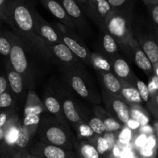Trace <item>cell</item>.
<instances>
[{
    "mask_svg": "<svg viewBox=\"0 0 158 158\" xmlns=\"http://www.w3.org/2000/svg\"><path fill=\"white\" fill-rule=\"evenodd\" d=\"M10 158H24V157H23V154H22L21 153H15V154H14L13 155L11 156Z\"/></svg>",
    "mask_w": 158,
    "mask_h": 158,
    "instance_id": "cell-53",
    "label": "cell"
},
{
    "mask_svg": "<svg viewBox=\"0 0 158 158\" xmlns=\"http://www.w3.org/2000/svg\"><path fill=\"white\" fill-rule=\"evenodd\" d=\"M148 110L158 120V89L151 92L150 99L147 103Z\"/></svg>",
    "mask_w": 158,
    "mask_h": 158,
    "instance_id": "cell-35",
    "label": "cell"
},
{
    "mask_svg": "<svg viewBox=\"0 0 158 158\" xmlns=\"http://www.w3.org/2000/svg\"><path fill=\"white\" fill-rule=\"evenodd\" d=\"M73 149L77 158H102L96 147L91 142L77 139Z\"/></svg>",
    "mask_w": 158,
    "mask_h": 158,
    "instance_id": "cell-24",
    "label": "cell"
},
{
    "mask_svg": "<svg viewBox=\"0 0 158 158\" xmlns=\"http://www.w3.org/2000/svg\"><path fill=\"white\" fill-rule=\"evenodd\" d=\"M38 126H26L19 123L17 128V137L14 143L13 149L16 153H24L29 151L32 140L35 136Z\"/></svg>",
    "mask_w": 158,
    "mask_h": 158,
    "instance_id": "cell-14",
    "label": "cell"
},
{
    "mask_svg": "<svg viewBox=\"0 0 158 158\" xmlns=\"http://www.w3.org/2000/svg\"><path fill=\"white\" fill-rule=\"evenodd\" d=\"M11 50V43L6 32L0 31V55L9 59Z\"/></svg>",
    "mask_w": 158,
    "mask_h": 158,
    "instance_id": "cell-34",
    "label": "cell"
},
{
    "mask_svg": "<svg viewBox=\"0 0 158 158\" xmlns=\"http://www.w3.org/2000/svg\"><path fill=\"white\" fill-rule=\"evenodd\" d=\"M75 132L77 133V138L79 140H87L89 141L94 136L96 135L90 127L85 122V123H80L74 129Z\"/></svg>",
    "mask_w": 158,
    "mask_h": 158,
    "instance_id": "cell-31",
    "label": "cell"
},
{
    "mask_svg": "<svg viewBox=\"0 0 158 158\" xmlns=\"http://www.w3.org/2000/svg\"><path fill=\"white\" fill-rule=\"evenodd\" d=\"M122 83L120 95L121 98L129 106H141L142 99L137 89V86H131L126 82L120 80Z\"/></svg>",
    "mask_w": 158,
    "mask_h": 158,
    "instance_id": "cell-25",
    "label": "cell"
},
{
    "mask_svg": "<svg viewBox=\"0 0 158 158\" xmlns=\"http://www.w3.org/2000/svg\"><path fill=\"white\" fill-rule=\"evenodd\" d=\"M131 118L136 120L140 126L148 125L149 118L141 106H130Z\"/></svg>",
    "mask_w": 158,
    "mask_h": 158,
    "instance_id": "cell-29",
    "label": "cell"
},
{
    "mask_svg": "<svg viewBox=\"0 0 158 158\" xmlns=\"http://www.w3.org/2000/svg\"><path fill=\"white\" fill-rule=\"evenodd\" d=\"M156 144H157V141H156V139L154 138V136L151 135L148 137V140H147V143L145 146H147L148 148H151V149L154 150L155 148Z\"/></svg>",
    "mask_w": 158,
    "mask_h": 158,
    "instance_id": "cell-44",
    "label": "cell"
},
{
    "mask_svg": "<svg viewBox=\"0 0 158 158\" xmlns=\"http://www.w3.org/2000/svg\"><path fill=\"white\" fill-rule=\"evenodd\" d=\"M0 22H5L8 24L7 14L1 7H0Z\"/></svg>",
    "mask_w": 158,
    "mask_h": 158,
    "instance_id": "cell-47",
    "label": "cell"
},
{
    "mask_svg": "<svg viewBox=\"0 0 158 158\" xmlns=\"http://www.w3.org/2000/svg\"><path fill=\"white\" fill-rule=\"evenodd\" d=\"M11 157H9V156H6L4 155V154H0V158H10Z\"/></svg>",
    "mask_w": 158,
    "mask_h": 158,
    "instance_id": "cell-54",
    "label": "cell"
},
{
    "mask_svg": "<svg viewBox=\"0 0 158 158\" xmlns=\"http://www.w3.org/2000/svg\"><path fill=\"white\" fill-rule=\"evenodd\" d=\"M79 5L83 13L86 14L96 26L100 29V32H108L105 26L104 21L97 15L93 5L92 0H75Z\"/></svg>",
    "mask_w": 158,
    "mask_h": 158,
    "instance_id": "cell-23",
    "label": "cell"
},
{
    "mask_svg": "<svg viewBox=\"0 0 158 158\" xmlns=\"http://www.w3.org/2000/svg\"><path fill=\"white\" fill-rule=\"evenodd\" d=\"M102 99L108 115L117 121L126 125L131 119L130 106L121 98L111 94L102 86Z\"/></svg>",
    "mask_w": 158,
    "mask_h": 158,
    "instance_id": "cell-7",
    "label": "cell"
},
{
    "mask_svg": "<svg viewBox=\"0 0 158 158\" xmlns=\"http://www.w3.org/2000/svg\"><path fill=\"white\" fill-rule=\"evenodd\" d=\"M57 97L61 103L63 114L67 120V123L73 128V130L80 123H85L84 119L79 111L80 106L76 103L72 97L66 94V91L60 89Z\"/></svg>",
    "mask_w": 158,
    "mask_h": 158,
    "instance_id": "cell-10",
    "label": "cell"
},
{
    "mask_svg": "<svg viewBox=\"0 0 158 158\" xmlns=\"http://www.w3.org/2000/svg\"><path fill=\"white\" fill-rule=\"evenodd\" d=\"M102 33V46L104 51L103 54L110 63L115 57L119 55V46L114 37L108 32H101Z\"/></svg>",
    "mask_w": 158,
    "mask_h": 158,
    "instance_id": "cell-26",
    "label": "cell"
},
{
    "mask_svg": "<svg viewBox=\"0 0 158 158\" xmlns=\"http://www.w3.org/2000/svg\"><path fill=\"white\" fill-rule=\"evenodd\" d=\"M9 1L10 0H0V7L6 12V14H7V9L9 4Z\"/></svg>",
    "mask_w": 158,
    "mask_h": 158,
    "instance_id": "cell-48",
    "label": "cell"
},
{
    "mask_svg": "<svg viewBox=\"0 0 158 158\" xmlns=\"http://www.w3.org/2000/svg\"><path fill=\"white\" fill-rule=\"evenodd\" d=\"M43 101L46 110L49 114L55 116L61 121L68 123L67 120L63 114L61 103L56 96L52 95L49 92H46L43 97Z\"/></svg>",
    "mask_w": 158,
    "mask_h": 158,
    "instance_id": "cell-20",
    "label": "cell"
},
{
    "mask_svg": "<svg viewBox=\"0 0 158 158\" xmlns=\"http://www.w3.org/2000/svg\"><path fill=\"white\" fill-rule=\"evenodd\" d=\"M89 142H91V143L96 147V148H97V150L98 151V152L100 153V154L101 156H103L107 152H110V151L109 143H108L107 140L105 138L103 134V136L96 134V135L89 140Z\"/></svg>",
    "mask_w": 158,
    "mask_h": 158,
    "instance_id": "cell-32",
    "label": "cell"
},
{
    "mask_svg": "<svg viewBox=\"0 0 158 158\" xmlns=\"http://www.w3.org/2000/svg\"><path fill=\"white\" fill-rule=\"evenodd\" d=\"M139 45L154 66L158 61V43L152 39L135 34Z\"/></svg>",
    "mask_w": 158,
    "mask_h": 158,
    "instance_id": "cell-22",
    "label": "cell"
},
{
    "mask_svg": "<svg viewBox=\"0 0 158 158\" xmlns=\"http://www.w3.org/2000/svg\"><path fill=\"white\" fill-rule=\"evenodd\" d=\"M136 86H137V90H138L139 94H140V97H141L142 100L147 103L148 102V100H149L150 95H151V93H150V89L148 86L144 83V82L141 81V80H139L138 78L137 79Z\"/></svg>",
    "mask_w": 158,
    "mask_h": 158,
    "instance_id": "cell-38",
    "label": "cell"
},
{
    "mask_svg": "<svg viewBox=\"0 0 158 158\" xmlns=\"http://www.w3.org/2000/svg\"><path fill=\"white\" fill-rule=\"evenodd\" d=\"M6 76L15 104L17 102H20V103H24L27 96L26 94V89L27 88L22 76L12 67L9 59L6 62Z\"/></svg>",
    "mask_w": 158,
    "mask_h": 158,
    "instance_id": "cell-12",
    "label": "cell"
},
{
    "mask_svg": "<svg viewBox=\"0 0 158 158\" xmlns=\"http://www.w3.org/2000/svg\"><path fill=\"white\" fill-rule=\"evenodd\" d=\"M86 123L89 125L94 132V134L97 135H103L106 133V128L103 121L99 117H97L93 113L89 114L86 118Z\"/></svg>",
    "mask_w": 158,
    "mask_h": 158,
    "instance_id": "cell-28",
    "label": "cell"
},
{
    "mask_svg": "<svg viewBox=\"0 0 158 158\" xmlns=\"http://www.w3.org/2000/svg\"><path fill=\"white\" fill-rule=\"evenodd\" d=\"M121 158H134V154L130 149H125L120 153Z\"/></svg>",
    "mask_w": 158,
    "mask_h": 158,
    "instance_id": "cell-46",
    "label": "cell"
},
{
    "mask_svg": "<svg viewBox=\"0 0 158 158\" xmlns=\"http://www.w3.org/2000/svg\"><path fill=\"white\" fill-rule=\"evenodd\" d=\"M153 131H154V134L158 140V120H156L153 123Z\"/></svg>",
    "mask_w": 158,
    "mask_h": 158,
    "instance_id": "cell-49",
    "label": "cell"
},
{
    "mask_svg": "<svg viewBox=\"0 0 158 158\" xmlns=\"http://www.w3.org/2000/svg\"><path fill=\"white\" fill-rule=\"evenodd\" d=\"M48 49L52 56L55 58L56 62L60 63V66L65 67L74 68V69H85L83 63L73 53L72 51L64 44V43H57V44L48 46Z\"/></svg>",
    "mask_w": 158,
    "mask_h": 158,
    "instance_id": "cell-11",
    "label": "cell"
},
{
    "mask_svg": "<svg viewBox=\"0 0 158 158\" xmlns=\"http://www.w3.org/2000/svg\"><path fill=\"white\" fill-rule=\"evenodd\" d=\"M11 43V50L9 60L12 67L23 77L27 89H32L35 80L33 67L29 61L26 49L23 41L15 33L6 31Z\"/></svg>",
    "mask_w": 158,
    "mask_h": 158,
    "instance_id": "cell-5",
    "label": "cell"
},
{
    "mask_svg": "<svg viewBox=\"0 0 158 158\" xmlns=\"http://www.w3.org/2000/svg\"><path fill=\"white\" fill-rule=\"evenodd\" d=\"M32 13L33 16L34 23L37 32L43 40V43L46 46L52 45L61 43V39L59 35L58 32L56 31L53 26L46 21L40 14L37 12L34 6L32 7Z\"/></svg>",
    "mask_w": 158,
    "mask_h": 158,
    "instance_id": "cell-13",
    "label": "cell"
},
{
    "mask_svg": "<svg viewBox=\"0 0 158 158\" xmlns=\"http://www.w3.org/2000/svg\"><path fill=\"white\" fill-rule=\"evenodd\" d=\"M39 1L49 12L52 13L53 16L58 19L62 24L69 28V29L76 31V28L73 23L71 21L70 18L66 13L61 3L58 0H39Z\"/></svg>",
    "mask_w": 158,
    "mask_h": 158,
    "instance_id": "cell-16",
    "label": "cell"
},
{
    "mask_svg": "<svg viewBox=\"0 0 158 158\" xmlns=\"http://www.w3.org/2000/svg\"><path fill=\"white\" fill-rule=\"evenodd\" d=\"M70 18L80 36H90L91 30L83 12L75 0H58Z\"/></svg>",
    "mask_w": 158,
    "mask_h": 158,
    "instance_id": "cell-8",
    "label": "cell"
},
{
    "mask_svg": "<svg viewBox=\"0 0 158 158\" xmlns=\"http://www.w3.org/2000/svg\"><path fill=\"white\" fill-rule=\"evenodd\" d=\"M103 21L108 32L114 37L118 46L131 53V48L137 41L134 38L132 27V12L111 9Z\"/></svg>",
    "mask_w": 158,
    "mask_h": 158,
    "instance_id": "cell-3",
    "label": "cell"
},
{
    "mask_svg": "<svg viewBox=\"0 0 158 158\" xmlns=\"http://www.w3.org/2000/svg\"><path fill=\"white\" fill-rule=\"evenodd\" d=\"M46 112L47 110L43 103H42L36 94L32 89H29L24 103V116L28 114L42 115Z\"/></svg>",
    "mask_w": 158,
    "mask_h": 158,
    "instance_id": "cell-19",
    "label": "cell"
},
{
    "mask_svg": "<svg viewBox=\"0 0 158 158\" xmlns=\"http://www.w3.org/2000/svg\"><path fill=\"white\" fill-rule=\"evenodd\" d=\"M146 6L148 9V12H149L151 22H152L153 26H154L156 35H157L158 39V3L146 5Z\"/></svg>",
    "mask_w": 158,
    "mask_h": 158,
    "instance_id": "cell-37",
    "label": "cell"
},
{
    "mask_svg": "<svg viewBox=\"0 0 158 158\" xmlns=\"http://www.w3.org/2000/svg\"><path fill=\"white\" fill-rule=\"evenodd\" d=\"M63 80L79 97L93 105H99L101 98L86 69H80L60 66Z\"/></svg>",
    "mask_w": 158,
    "mask_h": 158,
    "instance_id": "cell-4",
    "label": "cell"
},
{
    "mask_svg": "<svg viewBox=\"0 0 158 158\" xmlns=\"http://www.w3.org/2000/svg\"><path fill=\"white\" fill-rule=\"evenodd\" d=\"M101 80L102 86H104L109 92L119 97H121L120 91L122 83L120 79L113 72H97Z\"/></svg>",
    "mask_w": 158,
    "mask_h": 158,
    "instance_id": "cell-21",
    "label": "cell"
},
{
    "mask_svg": "<svg viewBox=\"0 0 158 158\" xmlns=\"http://www.w3.org/2000/svg\"><path fill=\"white\" fill-rule=\"evenodd\" d=\"M15 100L9 87L7 90L0 95V112L10 109H15Z\"/></svg>",
    "mask_w": 158,
    "mask_h": 158,
    "instance_id": "cell-30",
    "label": "cell"
},
{
    "mask_svg": "<svg viewBox=\"0 0 158 158\" xmlns=\"http://www.w3.org/2000/svg\"><path fill=\"white\" fill-rule=\"evenodd\" d=\"M144 2L145 5H149V4H156L158 3V0H142Z\"/></svg>",
    "mask_w": 158,
    "mask_h": 158,
    "instance_id": "cell-51",
    "label": "cell"
},
{
    "mask_svg": "<svg viewBox=\"0 0 158 158\" xmlns=\"http://www.w3.org/2000/svg\"><path fill=\"white\" fill-rule=\"evenodd\" d=\"M8 88H9V83H8L6 76L0 75V95L7 90Z\"/></svg>",
    "mask_w": 158,
    "mask_h": 158,
    "instance_id": "cell-42",
    "label": "cell"
},
{
    "mask_svg": "<svg viewBox=\"0 0 158 158\" xmlns=\"http://www.w3.org/2000/svg\"><path fill=\"white\" fill-rule=\"evenodd\" d=\"M133 138V131L130 129L127 125L120 131L118 135V140L121 144H129Z\"/></svg>",
    "mask_w": 158,
    "mask_h": 158,
    "instance_id": "cell-39",
    "label": "cell"
},
{
    "mask_svg": "<svg viewBox=\"0 0 158 158\" xmlns=\"http://www.w3.org/2000/svg\"><path fill=\"white\" fill-rule=\"evenodd\" d=\"M147 140H148V137L147 135L143 134H140V135L137 136V137L135 140V145L137 148H143L146 145L147 143Z\"/></svg>",
    "mask_w": 158,
    "mask_h": 158,
    "instance_id": "cell-41",
    "label": "cell"
},
{
    "mask_svg": "<svg viewBox=\"0 0 158 158\" xmlns=\"http://www.w3.org/2000/svg\"><path fill=\"white\" fill-rule=\"evenodd\" d=\"M111 9L120 11L132 12V5L130 0H107Z\"/></svg>",
    "mask_w": 158,
    "mask_h": 158,
    "instance_id": "cell-36",
    "label": "cell"
},
{
    "mask_svg": "<svg viewBox=\"0 0 158 158\" xmlns=\"http://www.w3.org/2000/svg\"><path fill=\"white\" fill-rule=\"evenodd\" d=\"M35 136L38 140L73 151L77 137L70 126L50 114H42Z\"/></svg>",
    "mask_w": 158,
    "mask_h": 158,
    "instance_id": "cell-2",
    "label": "cell"
},
{
    "mask_svg": "<svg viewBox=\"0 0 158 158\" xmlns=\"http://www.w3.org/2000/svg\"><path fill=\"white\" fill-rule=\"evenodd\" d=\"M32 6L28 0H10L7 9L8 24L23 41L31 56L47 64L56 63L55 58L35 29Z\"/></svg>",
    "mask_w": 158,
    "mask_h": 158,
    "instance_id": "cell-1",
    "label": "cell"
},
{
    "mask_svg": "<svg viewBox=\"0 0 158 158\" xmlns=\"http://www.w3.org/2000/svg\"><path fill=\"white\" fill-rule=\"evenodd\" d=\"M110 64L114 74L120 80L126 82L131 86H136L137 77L133 73L129 64L124 59L118 56L110 62Z\"/></svg>",
    "mask_w": 158,
    "mask_h": 158,
    "instance_id": "cell-15",
    "label": "cell"
},
{
    "mask_svg": "<svg viewBox=\"0 0 158 158\" xmlns=\"http://www.w3.org/2000/svg\"><path fill=\"white\" fill-rule=\"evenodd\" d=\"M140 155L144 157H151L154 155V150L144 146L140 148Z\"/></svg>",
    "mask_w": 158,
    "mask_h": 158,
    "instance_id": "cell-43",
    "label": "cell"
},
{
    "mask_svg": "<svg viewBox=\"0 0 158 158\" xmlns=\"http://www.w3.org/2000/svg\"><path fill=\"white\" fill-rule=\"evenodd\" d=\"M52 26L58 32L62 43H64L72 51L73 53L83 62V64L92 67L91 52L86 46L82 37L80 36L76 31L69 29L60 22L53 23Z\"/></svg>",
    "mask_w": 158,
    "mask_h": 158,
    "instance_id": "cell-6",
    "label": "cell"
},
{
    "mask_svg": "<svg viewBox=\"0 0 158 158\" xmlns=\"http://www.w3.org/2000/svg\"><path fill=\"white\" fill-rule=\"evenodd\" d=\"M90 58L92 67L96 72H112L110 63L102 53L98 52H91Z\"/></svg>",
    "mask_w": 158,
    "mask_h": 158,
    "instance_id": "cell-27",
    "label": "cell"
},
{
    "mask_svg": "<svg viewBox=\"0 0 158 158\" xmlns=\"http://www.w3.org/2000/svg\"><path fill=\"white\" fill-rule=\"evenodd\" d=\"M127 126L128 127L130 128V129H131L132 131H134V130H137L139 129V128L140 127V125L138 123H137L136 120H133V119H130V120L128 121V123H127Z\"/></svg>",
    "mask_w": 158,
    "mask_h": 158,
    "instance_id": "cell-45",
    "label": "cell"
},
{
    "mask_svg": "<svg viewBox=\"0 0 158 158\" xmlns=\"http://www.w3.org/2000/svg\"><path fill=\"white\" fill-rule=\"evenodd\" d=\"M131 53L134 54V62L137 66L140 69L144 71L148 74V77H153V75H155L152 63L144 53L137 41L131 48Z\"/></svg>",
    "mask_w": 158,
    "mask_h": 158,
    "instance_id": "cell-17",
    "label": "cell"
},
{
    "mask_svg": "<svg viewBox=\"0 0 158 158\" xmlns=\"http://www.w3.org/2000/svg\"><path fill=\"white\" fill-rule=\"evenodd\" d=\"M29 151L39 158H77L73 151L37 140L29 147Z\"/></svg>",
    "mask_w": 158,
    "mask_h": 158,
    "instance_id": "cell-9",
    "label": "cell"
},
{
    "mask_svg": "<svg viewBox=\"0 0 158 158\" xmlns=\"http://www.w3.org/2000/svg\"><path fill=\"white\" fill-rule=\"evenodd\" d=\"M92 2L97 15L104 20L106 15L111 10V7L107 0H92Z\"/></svg>",
    "mask_w": 158,
    "mask_h": 158,
    "instance_id": "cell-33",
    "label": "cell"
},
{
    "mask_svg": "<svg viewBox=\"0 0 158 158\" xmlns=\"http://www.w3.org/2000/svg\"><path fill=\"white\" fill-rule=\"evenodd\" d=\"M21 154H23V157L24 158H39V157H35V156H34L33 154H30L29 151H26V152H24V153H21Z\"/></svg>",
    "mask_w": 158,
    "mask_h": 158,
    "instance_id": "cell-50",
    "label": "cell"
},
{
    "mask_svg": "<svg viewBox=\"0 0 158 158\" xmlns=\"http://www.w3.org/2000/svg\"><path fill=\"white\" fill-rule=\"evenodd\" d=\"M93 113L103 121L105 128H106V133L120 132L124 127V124L117 121L114 118L110 117L107 113L106 112L104 108H103L100 105H95L94 106Z\"/></svg>",
    "mask_w": 158,
    "mask_h": 158,
    "instance_id": "cell-18",
    "label": "cell"
},
{
    "mask_svg": "<svg viewBox=\"0 0 158 158\" xmlns=\"http://www.w3.org/2000/svg\"><path fill=\"white\" fill-rule=\"evenodd\" d=\"M41 115L36 114H28L25 115L23 120V123L26 126H38Z\"/></svg>",
    "mask_w": 158,
    "mask_h": 158,
    "instance_id": "cell-40",
    "label": "cell"
},
{
    "mask_svg": "<svg viewBox=\"0 0 158 158\" xmlns=\"http://www.w3.org/2000/svg\"><path fill=\"white\" fill-rule=\"evenodd\" d=\"M153 67H154V74H155L156 77H158V61L153 66Z\"/></svg>",
    "mask_w": 158,
    "mask_h": 158,
    "instance_id": "cell-52",
    "label": "cell"
}]
</instances>
